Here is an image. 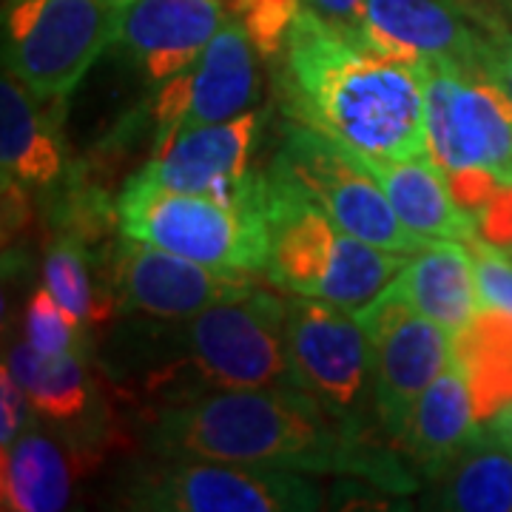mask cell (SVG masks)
Masks as SVG:
<instances>
[{
  "label": "cell",
  "instance_id": "8fae6325",
  "mask_svg": "<svg viewBox=\"0 0 512 512\" xmlns=\"http://www.w3.org/2000/svg\"><path fill=\"white\" fill-rule=\"evenodd\" d=\"M279 163L328 211L330 220L353 237L407 256H416L433 242L413 234L399 220L387 194L356 160V154L328 134L302 123L293 126Z\"/></svg>",
  "mask_w": 512,
  "mask_h": 512
},
{
  "label": "cell",
  "instance_id": "5b68a950",
  "mask_svg": "<svg viewBox=\"0 0 512 512\" xmlns=\"http://www.w3.org/2000/svg\"><path fill=\"white\" fill-rule=\"evenodd\" d=\"M131 0H15L6 12V66L37 100L77 89L120 40Z\"/></svg>",
  "mask_w": 512,
  "mask_h": 512
},
{
  "label": "cell",
  "instance_id": "9c48e42d",
  "mask_svg": "<svg viewBox=\"0 0 512 512\" xmlns=\"http://www.w3.org/2000/svg\"><path fill=\"white\" fill-rule=\"evenodd\" d=\"M128 507L163 512H305L322 507V490L296 470L177 458L146 470L128 490Z\"/></svg>",
  "mask_w": 512,
  "mask_h": 512
},
{
  "label": "cell",
  "instance_id": "7a4b0ae2",
  "mask_svg": "<svg viewBox=\"0 0 512 512\" xmlns=\"http://www.w3.org/2000/svg\"><path fill=\"white\" fill-rule=\"evenodd\" d=\"M285 106L356 154L382 160L430 157L416 66L376 55L353 26L305 6L285 43Z\"/></svg>",
  "mask_w": 512,
  "mask_h": 512
},
{
  "label": "cell",
  "instance_id": "83f0119b",
  "mask_svg": "<svg viewBox=\"0 0 512 512\" xmlns=\"http://www.w3.org/2000/svg\"><path fill=\"white\" fill-rule=\"evenodd\" d=\"M467 248L476 259V279L484 308H501L512 313V254L484 237L467 239Z\"/></svg>",
  "mask_w": 512,
  "mask_h": 512
},
{
  "label": "cell",
  "instance_id": "603a6c76",
  "mask_svg": "<svg viewBox=\"0 0 512 512\" xmlns=\"http://www.w3.org/2000/svg\"><path fill=\"white\" fill-rule=\"evenodd\" d=\"M29 89L6 69L0 83V160L20 183L49 185L60 174V148L29 100Z\"/></svg>",
  "mask_w": 512,
  "mask_h": 512
},
{
  "label": "cell",
  "instance_id": "4316f807",
  "mask_svg": "<svg viewBox=\"0 0 512 512\" xmlns=\"http://www.w3.org/2000/svg\"><path fill=\"white\" fill-rule=\"evenodd\" d=\"M80 322H74L72 313L66 311L49 288L40 291L29 299L26 308V342L35 345L40 353H66L74 350V336H77Z\"/></svg>",
  "mask_w": 512,
  "mask_h": 512
},
{
  "label": "cell",
  "instance_id": "3957f363",
  "mask_svg": "<svg viewBox=\"0 0 512 512\" xmlns=\"http://www.w3.org/2000/svg\"><path fill=\"white\" fill-rule=\"evenodd\" d=\"M271 251L268 276L293 296L359 308L384 291L410 262L342 231L330 214L276 160L268 174Z\"/></svg>",
  "mask_w": 512,
  "mask_h": 512
},
{
  "label": "cell",
  "instance_id": "cb8c5ba5",
  "mask_svg": "<svg viewBox=\"0 0 512 512\" xmlns=\"http://www.w3.org/2000/svg\"><path fill=\"white\" fill-rule=\"evenodd\" d=\"M6 367L26 390V399L35 407L37 416L69 421L86 410L89 384H86L83 362L74 350L49 356L40 353L35 345L23 342L12 348Z\"/></svg>",
  "mask_w": 512,
  "mask_h": 512
},
{
  "label": "cell",
  "instance_id": "7402d4cb",
  "mask_svg": "<svg viewBox=\"0 0 512 512\" xmlns=\"http://www.w3.org/2000/svg\"><path fill=\"white\" fill-rule=\"evenodd\" d=\"M453 359L464 370L481 424L512 404V313L481 308L478 316L453 336Z\"/></svg>",
  "mask_w": 512,
  "mask_h": 512
},
{
  "label": "cell",
  "instance_id": "4fadbf2b",
  "mask_svg": "<svg viewBox=\"0 0 512 512\" xmlns=\"http://www.w3.org/2000/svg\"><path fill=\"white\" fill-rule=\"evenodd\" d=\"M248 271H220L128 237L114 256V285L131 311L191 319L211 305L254 291Z\"/></svg>",
  "mask_w": 512,
  "mask_h": 512
},
{
  "label": "cell",
  "instance_id": "484cf974",
  "mask_svg": "<svg viewBox=\"0 0 512 512\" xmlns=\"http://www.w3.org/2000/svg\"><path fill=\"white\" fill-rule=\"evenodd\" d=\"M225 9L245 26L256 52L271 57L276 52H285L302 0H225Z\"/></svg>",
  "mask_w": 512,
  "mask_h": 512
},
{
  "label": "cell",
  "instance_id": "d6a6232c",
  "mask_svg": "<svg viewBox=\"0 0 512 512\" xmlns=\"http://www.w3.org/2000/svg\"><path fill=\"white\" fill-rule=\"evenodd\" d=\"M302 3L333 23H345V26H356L362 18V6H365V0H302Z\"/></svg>",
  "mask_w": 512,
  "mask_h": 512
},
{
  "label": "cell",
  "instance_id": "f546056e",
  "mask_svg": "<svg viewBox=\"0 0 512 512\" xmlns=\"http://www.w3.org/2000/svg\"><path fill=\"white\" fill-rule=\"evenodd\" d=\"M478 234L504 251H512V185L504 183L478 211Z\"/></svg>",
  "mask_w": 512,
  "mask_h": 512
},
{
  "label": "cell",
  "instance_id": "1f68e13d",
  "mask_svg": "<svg viewBox=\"0 0 512 512\" xmlns=\"http://www.w3.org/2000/svg\"><path fill=\"white\" fill-rule=\"evenodd\" d=\"M487 74L495 77L512 94V35H501L490 40V49H487Z\"/></svg>",
  "mask_w": 512,
  "mask_h": 512
},
{
  "label": "cell",
  "instance_id": "d6986e66",
  "mask_svg": "<svg viewBox=\"0 0 512 512\" xmlns=\"http://www.w3.org/2000/svg\"><path fill=\"white\" fill-rule=\"evenodd\" d=\"M478 427L481 421L476 419L470 384L453 359L447 370L436 376V382L421 393L399 444L407 456L419 461L427 476H433L476 436Z\"/></svg>",
  "mask_w": 512,
  "mask_h": 512
},
{
  "label": "cell",
  "instance_id": "4dcf8cb0",
  "mask_svg": "<svg viewBox=\"0 0 512 512\" xmlns=\"http://www.w3.org/2000/svg\"><path fill=\"white\" fill-rule=\"evenodd\" d=\"M23 399L26 390L20 387V382L12 376L9 367L0 370V441L3 447H9L12 441L20 436V424H23Z\"/></svg>",
  "mask_w": 512,
  "mask_h": 512
},
{
  "label": "cell",
  "instance_id": "7c38bea8",
  "mask_svg": "<svg viewBox=\"0 0 512 512\" xmlns=\"http://www.w3.org/2000/svg\"><path fill=\"white\" fill-rule=\"evenodd\" d=\"M254 49L245 26L228 15L200 60L163 83L154 100L160 137L225 123L242 114L254 97Z\"/></svg>",
  "mask_w": 512,
  "mask_h": 512
},
{
  "label": "cell",
  "instance_id": "6da1fadb",
  "mask_svg": "<svg viewBox=\"0 0 512 512\" xmlns=\"http://www.w3.org/2000/svg\"><path fill=\"white\" fill-rule=\"evenodd\" d=\"M154 447L171 458L356 478L399 495L419 487L393 450L330 419L299 387H222L171 404Z\"/></svg>",
  "mask_w": 512,
  "mask_h": 512
},
{
  "label": "cell",
  "instance_id": "e575fe53",
  "mask_svg": "<svg viewBox=\"0 0 512 512\" xmlns=\"http://www.w3.org/2000/svg\"><path fill=\"white\" fill-rule=\"evenodd\" d=\"M510 254H512V251H510Z\"/></svg>",
  "mask_w": 512,
  "mask_h": 512
},
{
  "label": "cell",
  "instance_id": "5bb4252c",
  "mask_svg": "<svg viewBox=\"0 0 512 512\" xmlns=\"http://www.w3.org/2000/svg\"><path fill=\"white\" fill-rule=\"evenodd\" d=\"M353 29L367 49L407 66L444 57L487 74L490 40L478 35L450 0H365Z\"/></svg>",
  "mask_w": 512,
  "mask_h": 512
},
{
  "label": "cell",
  "instance_id": "52a82bcc",
  "mask_svg": "<svg viewBox=\"0 0 512 512\" xmlns=\"http://www.w3.org/2000/svg\"><path fill=\"white\" fill-rule=\"evenodd\" d=\"M288 356L293 387L305 390L330 419L365 433L376 413L370 350L356 316L313 296L288 302Z\"/></svg>",
  "mask_w": 512,
  "mask_h": 512
},
{
  "label": "cell",
  "instance_id": "30bf717a",
  "mask_svg": "<svg viewBox=\"0 0 512 512\" xmlns=\"http://www.w3.org/2000/svg\"><path fill=\"white\" fill-rule=\"evenodd\" d=\"M185 345L194 370L214 390L293 387L288 302L274 293L251 291L191 316Z\"/></svg>",
  "mask_w": 512,
  "mask_h": 512
},
{
  "label": "cell",
  "instance_id": "f1b7e54d",
  "mask_svg": "<svg viewBox=\"0 0 512 512\" xmlns=\"http://www.w3.org/2000/svg\"><path fill=\"white\" fill-rule=\"evenodd\" d=\"M447 174V183L456 202L470 211L473 217H478V211L493 200L495 191L504 185V180L490 171V168H453V171H444Z\"/></svg>",
  "mask_w": 512,
  "mask_h": 512
},
{
  "label": "cell",
  "instance_id": "277c9868",
  "mask_svg": "<svg viewBox=\"0 0 512 512\" xmlns=\"http://www.w3.org/2000/svg\"><path fill=\"white\" fill-rule=\"evenodd\" d=\"M123 234L220 271H265L271 251L268 177L239 197L188 194L131 183L117 202Z\"/></svg>",
  "mask_w": 512,
  "mask_h": 512
},
{
  "label": "cell",
  "instance_id": "d4e9b609",
  "mask_svg": "<svg viewBox=\"0 0 512 512\" xmlns=\"http://www.w3.org/2000/svg\"><path fill=\"white\" fill-rule=\"evenodd\" d=\"M46 288L57 302L72 313L74 322H106L117 308L114 296H97L86 256L77 242H57L46 256Z\"/></svg>",
  "mask_w": 512,
  "mask_h": 512
},
{
  "label": "cell",
  "instance_id": "9a60e30c",
  "mask_svg": "<svg viewBox=\"0 0 512 512\" xmlns=\"http://www.w3.org/2000/svg\"><path fill=\"white\" fill-rule=\"evenodd\" d=\"M256 131V114H237L225 123L160 137L154 160L131 180L188 194L239 197L254 180L248 174V163Z\"/></svg>",
  "mask_w": 512,
  "mask_h": 512
},
{
  "label": "cell",
  "instance_id": "ffe728a7",
  "mask_svg": "<svg viewBox=\"0 0 512 512\" xmlns=\"http://www.w3.org/2000/svg\"><path fill=\"white\" fill-rule=\"evenodd\" d=\"M427 507L458 512H512V450L487 430L467 441L433 476Z\"/></svg>",
  "mask_w": 512,
  "mask_h": 512
},
{
  "label": "cell",
  "instance_id": "836d02e7",
  "mask_svg": "<svg viewBox=\"0 0 512 512\" xmlns=\"http://www.w3.org/2000/svg\"><path fill=\"white\" fill-rule=\"evenodd\" d=\"M487 430L493 433L495 439L504 441L512 450V404H507L501 413H495L493 419L487 421Z\"/></svg>",
  "mask_w": 512,
  "mask_h": 512
},
{
  "label": "cell",
  "instance_id": "2e32d148",
  "mask_svg": "<svg viewBox=\"0 0 512 512\" xmlns=\"http://www.w3.org/2000/svg\"><path fill=\"white\" fill-rule=\"evenodd\" d=\"M225 20V0H131L117 43L151 83H165L200 60Z\"/></svg>",
  "mask_w": 512,
  "mask_h": 512
},
{
  "label": "cell",
  "instance_id": "e0dca14e",
  "mask_svg": "<svg viewBox=\"0 0 512 512\" xmlns=\"http://www.w3.org/2000/svg\"><path fill=\"white\" fill-rule=\"evenodd\" d=\"M356 160L379 183L393 211L413 234L427 239H461V242L478 234L476 217L458 205L444 168L433 163V157L382 160V157L356 154Z\"/></svg>",
  "mask_w": 512,
  "mask_h": 512
},
{
  "label": "cell",
  "instance_id": "ba28073f",
  "mask_svg": "<svg viewBox=\"0 0 512 512\" xmlns=\"http://www.w3.org/2000/svg\"><path fill=\"white\" fill-rule=\"evenodd\" d=\"M353 316L370 350L376 419L402 441L421 393L453 362V336L416 311L396 279Z\"/></svg>",
  "mask_w": 512,
  "mask_h": 512
},
{
  "label": "cell",
  "instance_id": "ac0fdd59",
  "mask_svg": "<svg viewBox=\"0 0 512 512\" xmlns=\"http://www.w3.org/2000/svg\"><path fill=\"white\" fill-rule=\"evenodd\" d=\"M396 285L407 293L416 311L456 336L484 308L476 279V259L461 239H433L413 256Z\"/></svg>",
  "mask_w": 512,
  "mask_h": 512
},
{
  "label": "cell",
  "instance_id": "44dd1931",
  "mask_svg": "<svg viewBox=\"0 0 512 512\" xmlns=\"http://www.w3.org/2000/svg\"><path fill=\"white\" fill-rule=\"evenodd\" d=\"M72 481L74 467L69 453L35 427H26L9 447H3V473H0L3 510H66L72 498Z\"/></svg>",
  "mask_w": 512,
  "mask_h": 512
},
{
  "label": "cell",
  "instance_id": "8992f818",
  "mask_svg": "<svg viewBox=\"0 0 512 512\" xmlns=\"http://www.w3.org/2000/svg\"><path fill=\"white\" fill-rule=\"evenodd\" d=\"M416 69L433 163L444 171L490 168L512 185V94L490 74L444 57H424Z\"/></svg>",
  "mask_w": 512,
  "mask_h": 512
}]
</instances>
